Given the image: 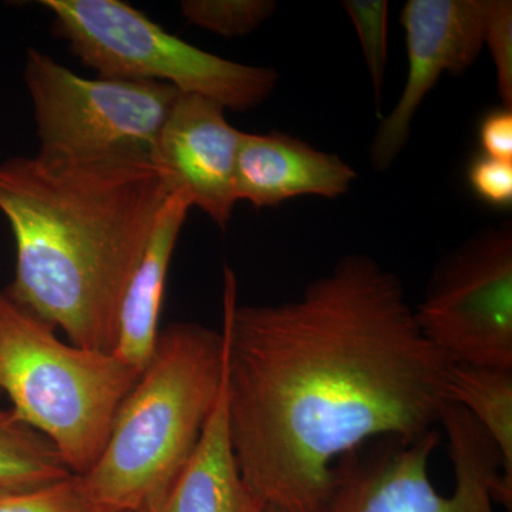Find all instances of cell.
Returning <instances> with one entry per match:
<instances>
[{"label": "cell", "mask_w": 512, "mask_h": 512, "mask_svg": "<svg viewBox=\"0 0 512 512\" xmlns=\"http://www.w3.org/2000/svg\"><path fill=\"white\" fill-rule=\"evenodd\" d=\"M150 158L0 163V212L16 245L3 289L79 348L113 352L121 302L167 200Z\"/></svg>", "instance_id": "obj_2"}, {"label": "cell", "mask_w": 512, "mask_h": 512, "mask_svg": "<svg viewBox=\"0 0 512 512\" xmlns=\"http://www.w3.org/2000/svg\"><path fill=\"white\" fill-rule=\"evenodd\" d=\"M409 73L396 107L384 117L370 161L384 171L402 153L420 104L444 73L461 76L484 47V0H409L400 15Z\"/></svg>", "instance_id": "obj_9"}, {"label": "cell", "mask_w": 512, "mask_h": 512, "mask_svg": "<svg viewBox=\"0 0 512 512\" xmlns=\"http://www.w3.org/2000/svg\"><path fill=\"white\" fill-rule=\"evenodd\" d=\"M140 373L113 352L64 342L0 291V394L73 474L84 476L100 457Z\"/></svg>", "instance_id": "obj_4"}, {"label": "cell", "mask_w": 512, "mask_h": 512, "mask_svg": "<svg viewBox=\"0 0 512 512\" xmlns=\"http://www.w3.org/2000/svg\"><path fill=\"white\" fill-rule=\"evenodd\" d=\"M0 512H100L82 476L69 477L29 490L0 493Z\"/></svg>", "instance_id": "obj_18"}, {"label": "cell", "mask_w": 512, "mask_h": 512, "mask_svg": "<svg viewBox=\"0 0 512 512\" xmlns=\"http://www.w3.org/2000/svg\"><path fill=\"white\" fill-rule=\"evenodd\" d=\"M414 315L454 365L512 370L511 225L484 232L451 255Z\"/></svg>", "instance_id": "obj_8"}, {"label": "cell", "mask_w": 512, "mask_h": 512, "mask_svg": "<svg viewBox=\"0 0 512 512\" xmlns=\"http://www.w3.org/2000/svg\"><path fill=\"white\" fill-rule=\"evenodd\" d=\"M221 333L232 450L252 491L282 512H319L340 457L420 439L450 403L453 360L369 256H345L279 305L239 306L225 269Z\"/></svg>", "instance_id": "obj_1"}, {"label": "cell", "mask_w": 512, "mask_h": 512, "mask_svg": "<svg viewBox=\"0 0 512 512\" xmlns=\"http://www.w3.org/2000/svg\"><path fill=\"white\" fill-rule=\"evenodd\" d=\"M264 512H282V511H279L278 508L271 507V505H266Z\"/></svg>", "instance_id": "obj_22"}, {"label": "cell", "mask_w": 512, "mask_h": 512, "mask_svg": "<svg viewBox=\"0 0 512 512\" xmlns=\"http://www.w3.org/2000/svg\"><path fill=\"white\" fill-rule=\"evenodd\" d=\"M342 5L352 19L359 37L370 80H372L377 107H379L387 66L389 2L387 0H348Z\"/></svg>", "instance_id": "obj_17"}, {"label": "cell", "mask_w": 512, "mask_h": 512, "mask_svg": "<svg viewBox=\"0 0 512 512\" xmlns=\"http://www.w3.org/2000/svg\"><path fill=\"white\" fill-rule=\"evenodd\" d=\"M272 0H185L184 18L224 37H241L258 29L276 10Z\"/></svg>", "instance_id": "obj_16"}, {"label": "cell", "mask_w": 512, "mask_h": 512, "mask_svg": "<svg viewBox=\"0 0 512 512\" xmlns=\"http://www.w3.org/2000/svg\"><path fill=\"white\" fill-rule=\"evenodd\" d=\"M0 396H2V394H0Z\"/></svg>", "instance_id": "obj_23"}, {"label": "cell", "mask_w": 512, "mask_h": 512, "mask_svg": "<svg viewBox=\"0 0 512 512\" xmlns=\"http://www.w3.org/2000/svg\"><path fill=\"white\" fill-rule=\"evenodd\" d=\"M478 140L485 156L512 161V109L488 111L478 126Z\"/></svg>", "instance_id": "obj_21"}, {"label": "cell", "mask_w": 512, "mask_h": 512, "mask_svg": "<svg viewBox=\"0 0 512 512\" xmlns=\"http://www.w3.org/2000/svg\"><path fill=\"white\" fill-rule=\"evenodd\" d=\"M33 107L37 154L67 160L148 157L180 96L170 84L87 79L39 49L23 69Z\"/></svg>", "instance_id": "obj_7"}, {"label": "cell", "mask_w": 512, "mask_h": 512, "mask_svg": "<svg viewBox=\"0 0 512 512\" xmlns=\"http://www.w3.org/2000/svg\"><path fill=\"white\" fill-rule=\"evenodd\" d=\"M484 45L493 57L497 89L504 107L512 109V3L484 0Z\"/></svg>", "instance_id": "obj_19"}, {"label": "cell", "mask_w": 512, "mask_h": 512, "mask_svg": "<svg viewBox=\"0 0 512 512\" xmlns=\"http://www.w3.org/2000/svg\"><path fill=\"white\" fill-rule=\"evenodd\" d=\"M224 338L174 322L121 404L84 487L100 512H157L187 466L224 383Z\"/></svg>", "instance_id": "obj_3"}, {"label": "cell", "mask_w": 512, "mask_h": 512, "mask_svg": "<svg viewBox=\"0 0 512 512\" xmlns=\"http://www.w3.org/2000/svg\"><path fill=\"white\" fill-rule=\"evenodd\" d=\"M241 134L221 104L180 93L148 156L168 192L184 195L221 229L238 202L234 175Z\"/></svg>", "instance_id": "obj_10"}, {"label": "cell", "mask_w": 512, "mask_h": 512, "mask_svg": "<svg viewBox=\"0 0 512 512\" xmlns=\"http://www.w3.org/2000/svg\"><path fill=\"white\" fill-rule=\"evenodd\" d=\"M356 171L338 154L325 153L281 133H244L239 138L234 190L252 207H278L302 195L335 200L349 191Z\"/></svg>", "instance_id": "obj_11"}, {"label": "cell", "mask_w": 512, "mask_h": 512, "mask_svg": "<svg viewBox=\"0 0 512 512\" xmlns=\"http://www.w3.org/2000/svg\"><path fill=\"white\" fill-rule=\"evenodd\" d=\"M73 474L57 448L12 409H0V493L29 490Z\"/></svg>", "instance_id": "obj_15"}, {"label": "cell", "mask_w": 512, "mask_h": 512, "mask_svg": "<svg viewBox=\"0 0 512 512\" xmlns=\"http://www.w3.org/2000/svg\"><path fill=\"white\" fill-rule=\"evenodd\" d=\"M440 426L456 476L453 494L441 495L431 483L430 458L441 440L433 430L414 441L375 440L340 457L319 512H495V501L511 510L500 453L478 421L448 403Z\"/></svg>", "instance_id": "obj_6"}, {"label": "cell", "mask_w": 512, "mask_h": 512, "mask_svg": "<svg viewBox=\"0 0 512 512\" xmlns=\"http://www.w3.org/2000/svg\"><path fill=\"white\" fill-rule=\"evenodd\" d=\"M190 210L184 195H168L121 302L113 353L140 372L156 348L168 269Z\"/></svg>", "instance_id": "obj_12"}, {"label": "cell", "mask_w": 512, "mask_h": 512, "mask_svg": "<svg viewBox=\"0 0 512 512\" xmlns=\"http://www.w3.org/2000/svg\"><path fill=\"white\" fill-rule=\"evenodd\" d=\"M450 403L464 407L494 441L512 494V370L454 365Z\"/></svg>", "instance_id": "obj_14"}, {"label": "cell", "mask_w": 512, "mask_h": 512, "mask_svg": "<svg viewBox=\"0 0 512 512\" xmlns=\"http://www.w3.org/2000/svg\"><path fill=\"white\" fill-rule=\"evenodd\" d=\"M239 470L229 439L224 383L187 466L157 512H264Z\"/></svg>", "instance_id": "obj_13"}, {"label": "cell", "mask_w": 512, "mask_h": 512, "mask_svg": "<svg viewBox=\"0 0 512 512\" xmlns=\"http://www.w3.org/2000/svg\"><path fill=\"white\" fill-rule=\"evenodd\" d=\"M467 181L477 198L497 210L512 205V161L498 160L481 153L470 161Z\"/></svg>", "instance_id": "obj_20"}, {"label": "cell", "mask_w": 512, "mask_h": 512, "mask_svg": "<svg viewBox=\"0 0 512 512\" xmlns=\"http://www.w3.org/2000/svg\"><path fill=\"white\" fill-rule=\"evenodd\" d=\"M53 30L104 79L170 84L225 110L247 111L274 92L279 74L232 62L171 35L121 0H43Z\"/></svg>", "instance_id": "obj_5"}]
</instances>
